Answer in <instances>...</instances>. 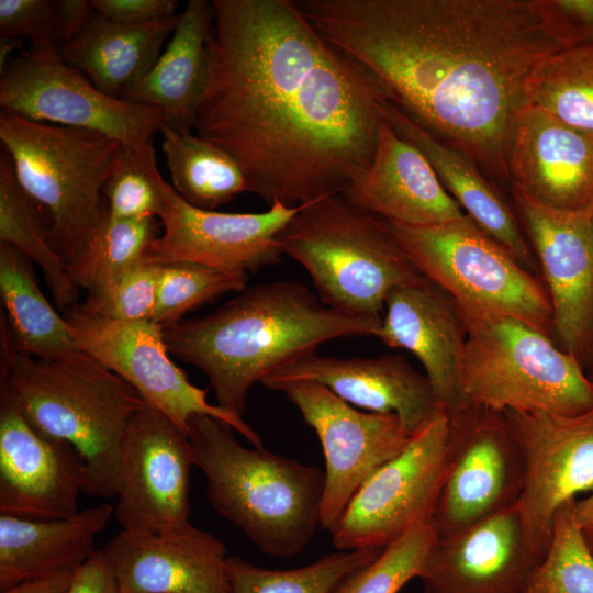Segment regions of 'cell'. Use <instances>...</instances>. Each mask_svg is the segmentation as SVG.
<instances>
[{
  "label": "cell",
  "instance_id": "19",
  "mask_svg": "<svg viewBox=\"0 0 593 593\" xmlns=\"http://www.w3.org/2000/svg\"><path fill=\"white\" fill-rule=\"evenodd\" d=\"M86 480L85 459L71 444L33 426L0 395V515L71 517Z\"/></svg>",
  "mask_w": 593,
  "mask_h": 593
},
{
  "label": "cell",
  "instance_id": "29",
  "mask_svg": "<svg viewBox=\"0 0 593 593\" xmlns=\"http://www.w3.org/2000/svg\"><path fill=\"white\" fill-rule=\"evenodd\" d=\"M178 19L179 14L148 24L125 25L96 14L78 35L58 47L59 53L100 91L120 99L153 68Z\"/></svg>",
  "mask_w": 593,
  "mask_h": 593
},
{
  "label": "cell",
  "instance_id": "38",
  "mask_svg": "<svg viewBox=\"0 0 593 593\" xmlns=\"http://www.w3.org/2000/svg\"><path fill=\"white\" fill-rule=\"evenodd\" d=\"M247 281L248 275L244 272L193 262L163 264L152 322L160 326L178 323L188 312L225 293L244 291Z\"/></svg>",
  "mask_w": 593,
  "mask_h": 593
},
{
  "label": "cell",
  "instance_id": "37",
  "mask_svg": "<svg viewBox=\"0 0 593 593\" xmlns=\"http://www.w3.org/2000/svg\"><path fill=\"white\" fill-rule=\"evenodd\" d=\"M574 501L556 513L548 549L524 593H593V553L574 519Z\"/></svg>",
  "mask_w": 593,
  "mask_h": 593
},
{
  "label": "cell",
  "instance_id": "22",
  "mask_svg": "<svg viewBox=\"0 0 593 593\" xmlns=\"http://www.w3.org/2000/svg\"><path fill=\"white\" fill-rule=\"evenodd\" d=\"M122 593H227V549L191 523L159 533L122 529L103 548Z\"/></svg>",
  "mask_w": 593,
  "mask_h": 593
},
{
  "label": "cell",
  "instance_id": "21",
  "mask_svg": "<svg viewBox=\"0 0 593 593\" xmlns=\"http://www.w3.org/2000/svg\"><path fill=\"white\" fill-rule=\"evenodd\" d=\"M512 189L558 213L593 212V137L527 104L508 159Z\"/></svg>",
  "mask_w": 593,
  "mask_h": 593
},
{
  "label": "cell",
  "instance_id": "34",
  "mask_svg": "<svg viewBox=\"0 0 593 593\" xmlns=\"http://www.w3.org/2000/svg\"><path fill=\"white\" fill-rule=\"evenodd\" d=\"M156 217L116 220L104 213L67 262L74 283L87 293L109 284L141 261L159 235Z\"/></svg>",
  "mask_w": 593,
  "mask_h": 593
},
{
  "label": "cell",
  "instance_id": "41",
  "mask_svg": "<svg viewBox=\"0 0 593 593\" xmlns=\"http://www.w3.org/2000/svg\"><path fill=\"white\" fill-rule=\"evenodd\" d=\"M534 4L562 49L593 44V0H534Z\"/></svg>",
  "mask_w": 593,
  "mask_h": 593
},
{
  "label": "cell",
  "instance_id": "46",
  "mask_svg": "<svg viewBox=\"0 0 593 593\" xmlns=\"http://www.w3.org/2000/svg\"><path fill=\"white\" fill-rule=\"evenodd\" d=\"M76 568L60 570L12 585L1 593H68Z\"/></svg>",
  "mask_w": 593,
  "mask_h": 593
},
{
  "label": "cell",
  "instance_id": "33",
  "mask_svg": "<svg viewBox=\"0 0 593 593\" xmlns=\"http://www.w3.org/2000/svg\"><path fill=\"white\" fill-rule=\"evenodd\" d=\"M526 100L593 137V44L542 59L527 80Z\"/></svg>",
  "mask_w": 593,
  "mask_h": 593
},
{
  "label": "cell",
  "instance_id": "6",
  "mask_svg": "<svg viewBox=\"0 0 593 593\" xmlns=\"http://www.w3.org/2000/svg\"><path fill=\"white\" fill-rule=\"evenodd\" d=\"M278 242L305 268L321 302L349 315L382 318L390 292L423 275L388 221L342 193L301 205Z\"/></svg>",
  "mask_w": 593,
  "mask_h": 593
},
{
  "label": "cell",
  "instance_id": "45",
  "mask_svg": "<svg viewBox=\"0 0 593 593\" xmlns=\"http://www.w3.org/2000/svg\"><path fill=\"white\" fill-rule=\"evenodd\" d=\"M58 47L78 35L96 15L92 0L53 1Z\"/></svg>",
  "mask_w": 593,
  "mask_h": 593
},
{
  "label": "cell",
  "instance_id": "28",
  "mask_svg": "<svg viewBox=\"0 0 593 593\" xmlns=\"http://www.w3.org/2000/svg\"><path fill=\"white\" fill-rule=\"evenodd\" d=\"M109 503L59 519L0 515V590L77 568L96 550L97 536L113 516Z\"/></svg>",
  "mask_w": 593,
  "mask_h": 593
},
{
  "label": "cell",
  "instance_id": "39",
  "mask_svg": "<svg viewBox=\"0 0 593 593\" xmlns=\"http://www.w3.org/2000/svg\"><path fill=\"white\" fill-rule=\"evenodd\" d=\"M436 539L433 523L417 526L349 574L334 593H399L409 581L418 578Z\"/></svg>",
  "mask_w": 593,
  "mask_h": 593
},
{
  "label": "cell",
  "instance_id": "23",
  "mask_svg": "<svg viewBox=\"0 0 593 593\" xmlns=\"http://www.w3.org/2000/svg\"><path fill=\"white\" fill-rule=\"evenodd\" d=\"M287 381L317 382L353 406L395 414L411 435L440 409L430 381L401 354L373 358H336L315 353L271 372L268 389Z\"/></svg>",
  "mask_w": 593,
  "mask_h": 593
},
{
  "label": "cell",
  "instance_id": "10",
  "mask_svg": "<svg viewBox=\"0 0 593 593\" xmlns=\"http://www.w3.org/2000/svg\"><path fill=\"white\" fill-rule=\"evenodd\" d=\"M0 74L1 109L34 122L100 133L124 147L153 144L164 123L156 108L100 91L63 59L56 43L32 45Z\"/></svg>",
  "mask_w": 593,
  "mask_h": 593
},
{
  "label": "cell",
  "instance_id": "26",
  "mask_svg": "<svg viewBox=\"0 0 593 593\" xmlns=\"http://www.w3.org/2000/svg\"><path fill=\"white\" fill-rule=\"evenodd\" d=\"M212 23L211 1H188L153 68L120 99L156 108L163 124L191 132L209 80Z\"/></svg>",
  "mask_w": 593,
  "mask_h": 593
},
{
  "label": "cell",
  "instance_id": "31",
  "mask_svg": "<svg viewBox=\"0 0 593 593\" xmlns=\"http://www.w3.org/2000/svg\"><path fill=\"white\" fill-rule=\"evenodd\" d=\"M43 209L19 183L11 158L0 156V240L10 244L36 264L55 304L68 311L78 304L79 288L71 280L67 264L55 249L51 228L43 223Z\"/></svg>",
  "mask_w": 593,
  "mask_h": 593
},
{
  "label": "cell",
  "instance_id": "11",
  "mask_svg": "<svg viewBox=\"0 0 593 593\" xmlns=\"http://www.w3.org/2000/svg\"><path fill=\"white\" fill-rule=\"evenodd\" d=\"M447 441L448 416L440 407L398 456L358 488L329 530L333 546L384 549L417 526L433 523Z\"/></svg>",
  "mask_w": 593,
  "mask_h": 593
},
{
  "label": "cell",
  "instance_id": "48",
  "mask_svg": "<svg viewBox=\"0 0 593 593\" xmlns=\"http://www.w3.org/2000/svg\"><path fill=\"white\" fill-rule=\"evenodd\" d=\"M23 41L19 37L0 36V72L12 59V53L22 46Z\"/></svg>",
  "mask_w": 593,
  "mask_h": 593
},
{
  "label": "cell",
  "instance_id": "27",
  "mask_svg": "<svg viewBox=\"0 0 593 593\" xmlns=\"http://www.w3.org/2000/svg\"><path fill=\"white\" fill-rule=\"evenodd\" d=\"M392 127L428 159L447 192L480 228L502 244L528 270L540 277L539 266L513 206L481 169L457 149L441 143L392 101L383 105ZM541 278V277H540Z\"/></svg>",
  "mask_w": 593,
  "mask_h": 593
},
{
  "label": "cell",
  "instance_id": "13",
  "mask_svg": "<svg viewBox=\"0 0 593 593\" xmlns=\"http://www.w3.org/2000/svg\"><path fill=\"white\" fill-rule=\"evenodd\" d=\"M65 317L79 349L120 376L147 405L187 435L193 416L209 415L227 423L253 447H264L260 436L242 416L210 403L206 390L188 380L171 360L160 325L87 315L75 306L66 311Z\"/></svg>",
  "mask_w": 593,
  "mask_h": 593
},
{
  "label": "cell",
  "instance_id": "5",
  "mask_svg": "<svg viewBox=\"0 0 593 593\" xmlns=\"http://www.w3.org/2000/svg\"><path fill=\"white\" fill-rule=\"evenodd\" d=\"M227 423L193 416L188 437L213 508L264 553L302 552L321 522L325 472L266 450L247 448Z\"/></svg>",
  "mask_w": 593,
  "mask_h": 593
},
{
  "label": "cell",
  "instance_id": "8",
  "mask_svg": "<svg viewBox=\"0 0 593 593\" xmlns=\"http://www.w3.org/2000/svg\"><path fill=\"white\" fill-rule=\"evenodd\" d=\"M0 139L23 190L51 217V238L67 264L107 205L103 187L122 146L103 134L0 112Z\"/></svg>",
  "mask_w": 593,
  "mask_h": 593
},
{
  "label": "cell",
  "instance_id": "47",
  "mask_svg": "<svg viewBox=\"0 0 593 593\" xmlns=\"http://www.w3.org/2000/svg\"><path fill=\"white\" fill-rule=\"evenodd\" d=\"M573 515L583 532H593V491L586 497L573 502Z\"/></svg>",
  "mask_w": 593,
  "mask_h": 593
},
{
  "label": "cell",
  "instance_id": "24",
  "mask_svg": "<svg viewBox=\"0 0 593 593\" xmlns=\"http://www.w3.org/2000/svg\"><path fill=\"white\" fill-rule=\"evenodd\" d=\"M466 336L458 302L424 275L390 292L376 334L384 345L406 349L419 360L445 412L466 402L459 385Z\"/></svg>",
  "mask_w": 593,
  "mask_h": 593
},
{
  "label": "cell",
  "instance_id": "17",
  "mask_svg": "<svg viewBox=\"0 0 593 593\" xmlns=\"http://www.w3.org/2000/svg\"><path fill=\"white\" fill-rule=\"evenodd\" d=\"M552 307L551 339L586 370L593 365V212L546 210L512 189Z\"/></svg>",
  "mask_w": 593,
  "mask_h": 593
},
{
  "label": "cell",
  "instance_id": "12",
  "mask_svg": "<svg viewBox=\"0 0 593 593\" xmlns=\"http://www.w3.org/2000/svg\"><path fill=\"white\" fill-rule=\"evenodd\" d=\"M446 413V469L433 517L437 538L512 507L525 480L523 457L503 411L466 401Z\"/></svg>",
  "mask_w": 593,
  "mask_h": 593
},
{
  "label": "cell",
  "instance_id": "7",
  "mask_svg": "<svg viewBox=\"0 0 593 593\" xmlns=\"http://www.w3.org/2000/svg\"><path fill=\"white\" fill-rule=\"evenodd\" d=\"M459 306L467 328L459 367L465 401L559 415L593 409V381L550 336L512 316Z\"/></svg>",
  "mask_w": 593,
  "mask_h": 593
},
{
  "label": "cell",
  "instance_id": "15",
  "mask_svg": "<svg viewBox=\"0 0 593 593\" xmlns=\"http://www.w3.org/2000/svg\"><path fill=\"white\" fill-rule=\"evenodd\" d=\"M503 412L524 462L516 507L529 540L545 556L556 513L593 491V409L579 415Z\"/></svg>",
  "mask_w": 593,
  "mask_h": 593
},
{
  "label": "cell",
  "instance_id": "35",
  "mask_svg": "<svg viewBox=\"0 0 593 593\" xmlns=\"http://www.w3.org/2000/svg\"><path fill=\"white\" fill-rule=\"evenodd\" d=\"M382 551L338 550L294 569H268L232 556L227 558V593H334L349 574Z\"/></svg>",
  "mask_w": 593,
  "mask_h": 593
},
{
  "label": "cell",
  "instance_id": "49",
  "mask_svg": "<svg viewBox=\"0 0 593 593\" xmlns=\"http://www.w3.org/2000/svg\"><path fill=\"white\" fill-rule=\"evenodd\" d=\"M588 546L593 553V532H584Z\"/></svg>",
  "mask_w": 593,
  "mask_h": 593
},
{
  "label": "cell",
  "instance_id": "43",
  "mask_svg": "<svg viewBox=\"0 0 593 593\" xmlns=\"http://www.w3.org/2000/svg\"><path fill=\"white\" fill-rule=\"evenodd\" d=\"M100 18L125 25H143L176 16L175 0H92Z\"/></svg>",
  "mask_w": 593,
  "mask_h": 593
},
{
  "label": "cell",
  "instance_id": "30",
  "mask_svg": "<svg viewBox=\"0 0 593 593\" xmlns=\"http://www.w3.org/2000/svg\"><path fill=\"white\" fill-rule=\"evenodd\" d=\"M0 293L5 311L1 339L14 351L52 358L79 349L66 317L41 291L32 261L4 242H0Z\"/></svg>",
  "mask_w": 593,
  "mask_h": 593
},
{
  "label": "cell",
  "instance_id": "1",
  "mask_svg": "<svg viewBox=\"0 0 593 593\" xmlns=\"http://www.w3.org/2000/svg\"><path fill=\"white\" fill-rule=\"evenodd\" d=\"M195 134L242 168L268 205L343 193L371 165L390 100L295 0H213Z\"/></svg>",
  "mask_w": 593,
  "mask_h": 593
},
{
  "label": "cell",
  "instance_id": "3",
  "mask_svg": "<svg viewBox=\"0 0 593 593\" xmlns=\"http://www.w3.org/2000/svg\"><path fill=\"white\" fill-rule=\"evenodd\" d=\"M382 318L324 305L292 280L242 291L214 312L161 326L170 355L205 373L217 405L242 416L249 389L328 340L376 336Z\"/></svg>",
  "mask_w": 593,
  "mask_h": 593
},
{
  "label": "cell",
  "instance_id": "4",
  "mask_svg": "<svg viewBox=\"0 0 593 593\" xmlns=\"http://www.w3.org/2000/svg\"><path fill=\"white\" fill-rule=\"evenodd\" d=\"M0 395L33 426L80 452L87 466L83 494L116 496L123 437L146 405L126 381L81 349L37 358L1 340Z\"/></svg>",
  "mask_w": 593,
  "mask_h": 593
},
{
  "label": "cell",
  "instance_id": "20",
  "mask_svg": "<svg viewBox=\"0 0 593 593\" xmlns=\"http://www.w3.org/2000/svg\"><path fill=\"white\" fill-rule=\"evenodd\" d=\"M542 559L515 504L437 538L418 579L422 593H524Z\"/></svg>",
  "mask_w": 593,
  "mask_h": 593
},
{
  "label": "cell",
  "instance_id": "42",
  "mask_svg": "<svg viewBox=\"0 0 593 593\" xmlns=\"http://www.w3.org/2000/svg\"><path fill=\"white\" fill-rule=\"evenodd\" d=\"M0 36L26 38L32 45L56 43L53 1L0 0Z\"/></svg>",
  "mask_w": 593,
  "mask_h": 593
},
{
  "label": "cell",
  "instance_id": "40",
  "mask_svg": "<svg viewBox=\"0 0 593 593\" xmlns=\"http://www.w3.org/2000/svg\"><path fill=\"white\" fill-rule=\"evenodd\" d=\"M161 265L146 255L125 273L93 292L75 305L80 312L120 322L153 320Z\"/></svg>",
  "mask_w": 593,
  "mask_h": 593
},
{
  "label": "cell",
  "instance_id": "25",
  "mask_svg": "<svg viewBox=\"0 0 593 593\" xmlns=\"http://www.w3.org/2000/svg\"><path fill=\"white\" fill-rule=\"evenodd\" d=\"M342 194L359 209L402 225H436L466 215L425 155L385 116L371 165Z\"/></svg>",
  "mask_w": 593,
  "mask_h": 593
},
{
  "label": "cell",
  "instance_id": "50",
  "mask_svg": "<svg viewBox=\"0 0 593 593\" xmlns=\"http://www.w3.org/2000/svg\"><path fill=\"white\" fill-rule=\"evenodd\" d=\"M588 376H589V378L593 381V365H592L591 368L589 369Z\"/></svg>",
  "mask_w": 593,
  "mask_h": 593
},
{
  "label": "cell",
  "instance_id": "32",
  "mask_svg": "<svg viewBox=\"0 0 593 593\" xmlns=\"http://www.w3.org/2000/svg\"><path fill=\"white\" fill-rule=\"evenodd\" d=\"M161 149L174 190L188 204L215 210L243 192L247 180L238 164L222 148L163 124Z\"/></svg>",
  "mask_w": 593,
  "mask_h": 593
},
{
  "label": "cell",
  "instance_id": "9",
  "mask_svg": "<svg viewBox=\"0 0 593 593\" xmlns=\"http://www.w3.org/2000/svg\"><path fill=\"white\" fill-rule=\"evenodd\" d=\"M388 223L416 268L458 304L512 316L551 337L542 279L468 215L428 226Z\"/></svg>",
  "mask_w": 593,
  "mask_h": 593
},
{
  "label": "cell",
  "instance_id": "16",
  "mask_svg": "<svg viewBox=\"0 0 593 593\" xmlns=\"http://www.w3.org/2000/svg\"><path fill=\"white\" fill-rule=\"evenodd\" d=\"M189 437L145 405L130 421L121 447L113 516L125 530L159 533L190 523Z\"/></svg>",
  "mask_w": 593,
  "mask_h": 593
},
{
  "label": "cell",
  "instance_id": "36",
  "mask_svg": "<svg viewBox=\"0 0 593 593\" xmlns=\"http://www.w3.org/2000/svg\"><path fill=\"white\" fill-rule=\"evenodd\" d=\"M168 186L158 170L153 144L121 146L103 187L108 213L116 220L158 219Z\"/></svg>",
  "mask_w": 593,
  "mask_h": 593
},
{
  "label": "cell",
  "instance_id": "44",
  "mask_svg": "<svg viewBox=\"0 0 593 593\" xmlns=\"http://www.w3.org/2000/svg\"><path fill=\"white\" fill-rule=\"evenodd\" d=\"M68 593H122L103 548L96 549L75 569Z\"/></svg>",
  "mask_w": 593,
  "mask_h": 593
},
{
  "label": "cell",
  "instance_id": "18",
  "mask_svg": "<svg viewBox=\"0 0 593 593\" xmlns=\"http://www.w3.org/2000/svg\"><path fill=\"white\" fill-rule=\"evenodd\" d=\"M299 210L278 201L258 213L203 210L188 204L169 184L158 215L163 234L150 243L146 257L160 265L193 262L256 272L280 260L278 236Z\"/></svg>",
  "mask_w": 593,
  "mask_h": 593
},
{
  "label": "cell",
  "instance_id": "2",
  "mask_svg": "<svg viewBox=\"0 0 593 593\" xmlns=\"http://www.w3.org/2000/svg\"><path fill=\"white\" fill-rule=\"evenodd\" d=\"M390 101L480 169L510 182L535 67L562 51L534 0H295Z\"/></svg>",
  "mask_w": 593,
  "mask_h": 593
},
{
  "label": "cell",
  "instance_id": "14",
  "mask_svg": "<svg viewBox=\"0 0 593 593\" xmlns=\"http://www.w3.org/2000/svg\"><path fill=\"white\" fill-rule=\"evenodd\" d=\"M315 432L325 458L320 526L331 530L355 492L398 456L412 435L395 414L359 411L313 381L275 385Z\"/></svg>",
  "mask_w": 593,
  "mask_h": 593
}]
</instances>
